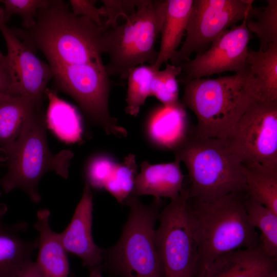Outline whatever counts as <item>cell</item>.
<instances>
[{"label": "cell", "mask_w": 277, "mask_h": 277, "mask_svg": "<svg viewBox=\"0 0 277 277\" xmlns=\"http://www.w3.org/2000/svg\"><path fill=\"white\" fill-rule=\"evenodd\" d=\"M107 28L75 15L64 1L50 0L39 10L31 27L12 30L33 52L39 50L53 68L87 64L104 66L103 39Z\"/></svg>", "instance_id": "6da1fadb"}, {"label": "cell", "mask_w": 277, "mask_h": 277, "mask_svg": "<svg viewBox=\"0 0 277 277\" xmlns=\"http://www.w3.org/2000/svg\"><path fill=\"white\" fill-rule=\"evenodd\" d=\"M182 104L195 114L192 132L204 138L227 139L259 97L255 78L248 66L231 75L185 82Z\"/></svg>", "instance_id": "7a4b0ae2"}, {"label": "cell", "mask_w": 277, "mask_h": 277, "mask_svg": "<svg viewBox=\"0 0 277 277\" xmlns=\"http://www.w3.org/2000/svg\"><path fill=\"white\" fill-rule=\"evenodd\" d=\"M245 193H233L212 202L189 198V217L199 258L198 275L223 255L259 245V235L245 209Z\"/></svg>", "instance_id": "3957f363"}, {"label": "cell", "mask_w": 277, "mask_h": 277, "mask_svg": "<svg viewBox=\"0 0 277 277\" xmlns=\"http://www.w3.org/2000/svg\"><path fill=\"white\" fill-rule=\"evenodd\" d=\"M43 106V103H34L26 114L19 134L7 155V171L0 181L5 193L20 189L35 203L41 200L38 184L43 176L54 171L66 179L73 156L69 150L56 154L50 150Z\"/></svg>", "instance_id": "277c9868"}, {"label": "cell", "mask_w": 277, "mask_h": 277, "mask_svg": "<svg viewBox=\"0 0 277 277\" xmlns=\"http://www.w3.org/2000/svg\"><path fill=\"white\" fill-rule=\"evenodd\" d=\"M173 151L187 169L190 199L212 202L247 193L242 165L227 139L200 137L190 131Z\"/></svg>", "instance_id": "5b68a950"}, {"label": "cell", "mask_w": 277, "mask_h": 277, "mask_svg": "<svg viewBox=\"0 0 277 277\" xmlns=\"http://www.w3.org/2000/svg\"><path fill=\"white\" fill-rule=\"evenodd\" d=\"M124 204L129 214L117 242L104 249L103 272L112 277H165L155 242V224L162 199L149 204L131 195Z\"/></svg>", "instance_id": "8992f818"}, {"label": "cell", "mask_w": 277, "mask_h": 277, "mask_svg": "<svg viewBox=\"0 0 277 277\" xmlns=\"http://www.w3.org/2000/svg\"><path fill=\"white\" fill-rule=\"evenodd\" d=\"M166 1H138L135 11L125 23L109 28L103 39L104 53L109 56L105 65L107 74L127 78L134 68L147 63L153 66L158 51L155 44L161 33Z\"/></svg>", "instance_id": "52a82bcc"}, {"label": "cell", "mask_w": 277, "mask_h": 277, "mask_svg": "<svg viewBox=\"0 0 277 277\" xmlns=\"http://www.w3.org/2000/svg\"><path fill=\"white\" fill-rule=\"evenodd\" d=\"M189 198L184 188L162 209L155 229V242L165 277H197L199 258L188 210Z\"/></svg>", "instance_id": "ba28073f"}, {"label": "cell", "mask_w": 277, "mask_h": 277, "mask_svg": "<svg viewBox=\"0 0 277 277\" xmlns=\"http://www.w3.org/2000/svg\"><path fill=\"white\" fill-rule=\"evenodd\" d=\"M51 68L57 88L72 97L91 122L107 134L127 136L126 129L109 111L110 83L105 65L87 64Z\"/></svg>", "instance_id": "9c48e42d"}, {"label": "cell", "mask_w": 277, "mask_h": 277, "mask_svg": "<svg viewBox=\"0 0 277 277\" xmlns=\"http://www.w3.org/2000/svg\"><path fill=\"white\" fill-rule=\"evenodd\" d=\"M227 140L243 166L277 171V102L256 99Z\"/></svg>", "instance_id": "30bf717a"}, {"label": "cell", "mask_w": 277, "mask_h": 277, "mask_svg": "<svg viewBox=\"0 0 277 277\" xmlns=\"http://www.w3.org/2000/svg\"><path fill=\"white\" fill-rule=\"evenodd\" d=\"M252 0H193L188 21L186 37L179 50L170 58L180 65L201 54L222 33L244 19L252 5Z\"/></svg>", "instance_id": "8fae6325"}, {"label": "cell", "mask_w": 277, "mask_h": 277, "mask_svg": "<svg viewBox=\"0 0 277 277\" xmlns=\"http://www.w3.org/2000/svg\"><path fill=\"white\" fill-rule=\"evenodd\" d=\"M246 16L240 24L222 33L204 52L180 65L184 82L228 71L237 73L247 67L251 33L246 25Z\"/></svg>", "instance_id": "7c38bea8"}, {"label": "cell", "mask_w": 277, "mask_h": 277, "mask_svg": "<svg viewBox=\"0 0 277 277\" xmlns=\"http://www.w3.org/2000/svg\"><path fill=\"white\" fill-rule=\"evenodd\" d=\"M0 31L7 48L6 56L11 77L9 94L43 102L48 84L53 78L50 66L40 60L7 26L3 7L0 8Z\"/></svg>", "instance_id": "4fadbf2b"}, {"label": "cell", "mask_w": 277, "mask_h": 277, "mask_svg": "<svg viewBox=\"0 0 277 277\" xmlns=\"http://www.w3.org/2000/svg\"><path fill=\"white\" fill-rule=\"evenodd\" d=\"M92 189L85 183L82 197L67 227L59 233L67 252L78 256L89 271V277H102L104 248L94 242Z\"/></svg>", "instance_id": "5bb4252c"}, {"label": "cell", "mask_w": 277, "mask_h": 277, "mask_svg": "<svg viewBox=\"0 0 277 277\" xmlns=\"http://www.w3.org/2000/svg\"><path fill=\"white\" fill-rule=\"evenodd\" d=\"M276 266V259L266 254L259 245L218 258L197 277H265L277 271Z\"/></svg>", "instance_id": "9a60e30c"}, {"label": "cell", "mask_w": 277, "mask_h": 277, "mask_svg": "<svg viewBox=\"0 0 277 277\" xmlns=\"http://www.w3.org/2000/svg\"><path fill=\"white\" fill-rule=\"evenodd\" d=\"M7 208L0 204V277H15L19 271L32 261L37 248V238L27 240L23 235L28 228L25 222L8 224L4 219Z\"/></svg>", "instance_id": "2e32d148"}, {"label": "cell", "mask_w": 277, "mask_h": 277, "mask_svg": "<svg viewBox=\"0 0 277 277\" xmlns=\"http://www.w3.org/2000/svg\"><path fill=\"white\" fill-rule=\"evenodd\" d=\"M181 163L176 158L172 162L158 164L143 162L131 195H150L154 198L165 197L170 200L176 199L184 187Z\"/></svg>", "instance_id": "e0dca14e"}, {"label": "cell", "mask_w": 277, "mask_h": 277, "mask_svg": "<svg viewBox=\"0 0 277 277\" xmlns=\"http://www.w3.org/2000/svg\"><path fill=\"white\" fill-rule=\"evenodd\" d=\"M50 212L48 209L37 211L34 225L38 233V254L35 261L44 277H69L67 252L60 237L50 225Z\"/></svg>", "instance_id": "ac0fdd59"}, {"label": "cell", "mask_w": 277, "mask_h": 277, "mask_svg": "<svg viewBox=\"0 0 277 277\" xmlns=\"http://www.w3.org/2000/svg\"><path fill=\"white\" fill-rule=\"evenodd\" d=\"M193 0H167L165 15L162 27L160 48L153 66L160 70L161 66L170 60L186 33Z\"/></svg>", "instance_id": "d6986e66"}, {"label": "cell", "mask_w": 277, "mask_h": 277, "mask_svg": "<svg viewBox=\"0 0 277 277\" xmlns=\"http://www.w3.org/2000/svg\"><path fill=\"white\" fill-rule=\"evenodd\" d=\"M184 106L165 109L146 125L148 140L157 147L173 150L189 133Z\"/></svg>", "instance_id": "ffe728a7"}, {"label": "cell", "mask_w": 277, "mask_h": 277, "mask_svg": "<svg viewBox=\"0 0 277 277\" xmlns=\"http://www.w3.org/2000/svg\"><path fill=\"white\" fill-rule=\"evenodd\" d=\"M246 64L255 80L259 99L277 102V43L263 51L249 49Z\"/></svg>", "instance_id": "44dd1931"}, {"label": "cell", "mask_w": 277, "mask_h": 277, "mask_svg": "<svg viewBox=\"0 0 277 277\" xmlns=\"http://www.w3.org/2000/svg\"><path fill=\"white\" fill-rule=\"evenodd\" d=\"M36 102L25 96L0 94V148L6 155L19 134L26 114Z\"/></svg>", "instance_id": "7402d4cb"}, {"label": "cell", "mask_w": 277, "mask_h": 277, "mask_svg": "<svg viewBox=\"0 0 277 277\" xmlns=\"http://www.w3.org/2000/svg\"><path fill=\"white\" fill-rule=\"evenodd\" d=\"M49 99L46 122L47 126L61 140L66 143L80 141L82 127L80 117L76 110L56 93L47 89Z\"/></svg>", "instance_id": "603a6c76"}, {"label": "cell", "mask_w": 277, "mask_h": 277, "mask_svg": "<svg viewBox=\"0 0 277 277\" xmlns=\"http://www.w3.org/2000/svg\"><path fill=\"white\" fill-rule=\"evenodd\" d=\"M245 209L253 226L261 232L259 246L269 256L277 258V214L254 200L247 194Z\"/></svg>", "instance_id": "cb8c5ba5"}, {"label": "cell", "mask_w": 277, "mask_h": 277, "mask_svg": "<svg viewBox=\"0 0 277 277\" xmlns=\"http://www.w3.org/2000/svg\"><path fill=\"white\" fill-rule=\"evenodd\" d=\"M248 196L277 214V171L242 166Z\"/></svg>", "instance_id": "d4e9b609"}, {"label": "cell", "mask_w": 277, "mask_h": 277, "mask_svg": "<svg viewBox=\"0 0 277 277\" xmlns=\"http://www.w3.org/2000/svg\"><path fill=\"white\" fill-rule=\"evenodd\" d=\"M264 7L252 5L246 16V25L260 41L259 50H266L277 43V1L268 0Z\"/></svg>", "instance_id": "484cf974"}, {"label": "cell", "mask_w": 277, "mask_h": 277, "mask_svg": "<svg viewBox=\"0 0 277 277\" xmlns=\"http://www.w3.org/2000/svg\"><path fill=\"white\" fill-rule=\"evenodd\" d=\"M155 69L153 66L141 65L133 68L128 75L126 97L127 114L136 116L147 97L151 96V86Z\"/></svg>", "instance_id": "4316f807"}, {"label": "cell", "mask_w": 277, "mask_h": 277, "mask_svg": "<svg viewBox=\"0 0 277 277\" xmlns=\"http://www.w3.org/2000/svg\"><path fill=\"white\" fill-rule=\"evenodd\" d=\"M135 155L130 154L121 163H117L106 182L107 190L120 204H124L131 195L138 174Z\"/></svg>", "instance_id": "83f0119b"}, {"label": "cell", "mask_w": 277, "mask_h": 277, "mask_svg": "<svg viewBox=\"0 0 277 277\" xmlns=\"http://www.w3.org/2000/svg\"><path fill=\"white\" fill-rule=\"evenodd\" d=\"M182 73L180 65L166 64L164 70H155L151 86V96H154L164 106L179 108L184 106L179 100L176 77Z\"/></svg>", "instance_id": "f1b7e54d"}, {"label": "cell", "mask_w": 277, "mask_h": 277, "mask_svg": "<svg viewBox=\"0 0 277 277\" xmlns=\"http://www.w3.org/2000/svg\"><path fill=\"white\" fill-rule=\"evenodd\" d=\"M117 163L113 157L105 153L92 156L86 165L85 183L91 189H104L105 184Z\"/></svg>", "instance_id": "f546056e"}, {"label": "cell", "mask_w": 277, "mask_h": 277, "mask_svg": "<svg viewBox=\"0 0 277 277\" xmlns=\"http://www.w3.org/2000/svg\"><path fill=\"white\" fill-rule=\"evenodd\" d=\"M4 16L7 22L15 15L22 19V28L27 29L35 23L39 10L46 7L50 0H3Z\"/></svg>", "instance_id": "4dcf8cb0"}, {"label": "cell", "mask_w": 277, "mask_h": 277, "mask_svg": "<svg viewBox=\"0 0 277 277\" xmlns=\"http://www.w3.org/2000/svg\"><path fill=\"white\" fill-rule=\"evenodd\" d=\"M104 16L107 17L104 25L108 28L117 26V18L123 16L126 19L136 10L138 1H102Z\"/></svg>", "instance_id": "1f68e13d"}, {"label": "cell", "mask_w": 277, "mask_h": 277, "mask_svg": "<svg viewBox=\"0 0 277 277\" xmlns=\"http://www.w3.org/2000/svg\"><path fill=\"white\" fill-rule=\"evenodd\" d=\"M95 0H70L69 4L71 10L76 15L87 18L98 26L104 25L102 17L104 13L101 8H97L95 4Z\"/></svg>", "instance_id": "d6a6232c"}, {"label": "cell", "mask_w": 277, "mask_h": 277, "mask_svg": "<svg viewBox=\"0 0 277 277\" xmlns=\"http://www.w3.org/2000/svg\"><path fill=\"white\" fill-rule=\"evenodd\" d=\"M11 77L6 56L0 51V94H9Z\"/></svg>", "instance_id": "836d02e7"}, {"label": "cell", "mask_w": 277, "mask_h": 277, "mask_svg": "<svg viewBox=\"0 0 277 277\" xmlns=\"http://www.w3.org/2000/svg\"><path fill=\"white\" fill-rule=\"evenodd\" d=\"M15 277H44L35 262L33 261L25 265Z\"/></svg>", "instance_id": "e575fe53"}, {"label": "cell", "mask_w": 277, "mask_h": 277, "mask_svg": "<svg viewBox=\"0 0 277 277\" xmlns=\"http://www.w3.org/2000/svg\"><path fill=\"white\" fill-rule=\"evenodd\" d=\"M7 155L5 152L0 148V161L2 162L6 161Z\"/></svg>", "instance_id": "d590c367"}, {"label": "cell", "mask_w": 277, "mask_h": 277, "mask_svg": "<svg viewBox=\"0 0 277 277\" xmlns=\"http://www.w3.org/2000/svg\"><path fill=\"white\" fill-rule=\"evenodd\" d=\"M265 277H277V271L274 272Z\"/></svg>", "instance_id": "8d00e7d4"}, {"label": "cell", "mask_w": 277, "mask_h": 277, "mask_svg": "<svg viewBox=\"0 0 277 277\" xmlns=\"http://www.w3.org/2000/svg\"><path fill=\"white\" fill-rule=\"evenodd\" d=\"M69 277H73L72 275H70Z\"/></svg>", "instance_id": "74e56055"}]
</instances>
